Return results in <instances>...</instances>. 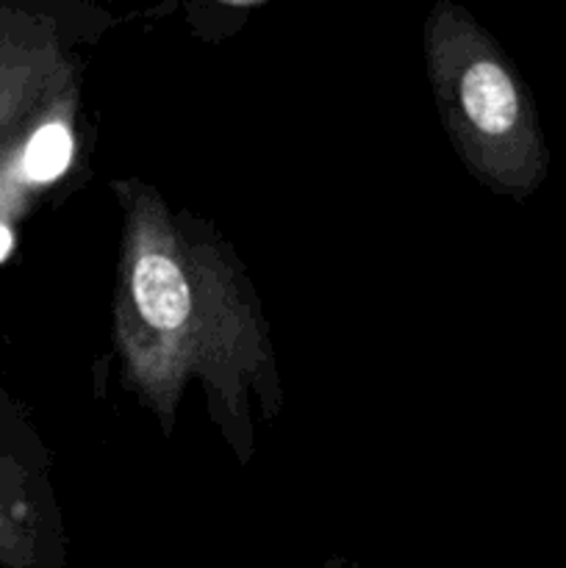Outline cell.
<instances>
[{
    "mask_svg": "<svg viewBox=\"0 0 566 568\" xmlns=\"http://www.w3.org/2000/svg\"><path fill=\"white\" fill-rule=\"evenodd\" d=\"M425 39L436 92L461 122L475 164L508 192H533L547 170V150L508 55L464 6L449 0L433 6Z\"/></svg>",
    "mask_w": 566,
    "mask_h": 568,
    "instance_id": "obj_1",
    "label": "cell"
},
{
    "mask_svg": "<svg viewBox=\"0 0 566 568\" xmlns=\"http://www.w3.org/2000/svg\"><path fill=\"white\" fill-rule=\"evenodd\" d=\"M72 20L61 0H0V186L22 175L33 133L67 105Z\"/></svg>",
    "mask_w": 566,
    "mask_h": 568,
    "instance_id": "obj_2",
    "label": "cell"
},
{
    "mask_svg": "<svg viewBox=\"0 0 566 568\" xmlns=\"http://www.w3.org/2000/svg\"><path fill=\"white\" fill-rule=\"evenodd\" d=\"M159 216H148L137 225L128 261V297L133 320L144 327L142 342L131 344V353H198L214 347L216 336L209 331V303L198 288L194 264L181 253L175 239L166 236Z\"/></svg>",
    "mask_w": 566,
    "mask_h": 568,
    "instance_id": "obj_3",
    "label": "cell"
},
{
    "mask_svg": "<svg viewBox=\"0 0 566 568\" xmlns=\"http://www.w3.org/2000/svg\"><path fill=\"white\" fill-rule=\"evenodd\" d=\"M0 568H64L42 458L26 419L0 392Z\"/></svg>",
    "mask_w": 566,
    "mask_h": 568,
    "instance_id": "obj_4",
    "label": "cell"
},
{
    "mask_svg": "<svg viewBox=\"0 0 566 568\" xmlns=\"http://www.w3.org/2000/svg\"><path fill=\"white\" fill-rule=\"evenodd\" d=\"M72 159V133L67 122H61V111L50 116L26 148L22 159V175L28 183H50L70 166Z\"/></svg>",
    "mask_w": 566,
    "mask_h": 568,
    "instance_id": "obj_5",
    "label": "cell"
},
{
    "mask_svg": "<svg viewBox=\"0 0 566 568\" xmlns=\"http://www.w3.org/2000/svg\"><path fill=\"white\" fill-rule=\"evenodd\" d=\"M325 568H347V566H336V564H331V566H325Z\"/></svg>",
    "mask_w": 566,
    "mask_h": 568,
    "instance_id": "obj_6",
    "label": "cell"
}]
</instances>
